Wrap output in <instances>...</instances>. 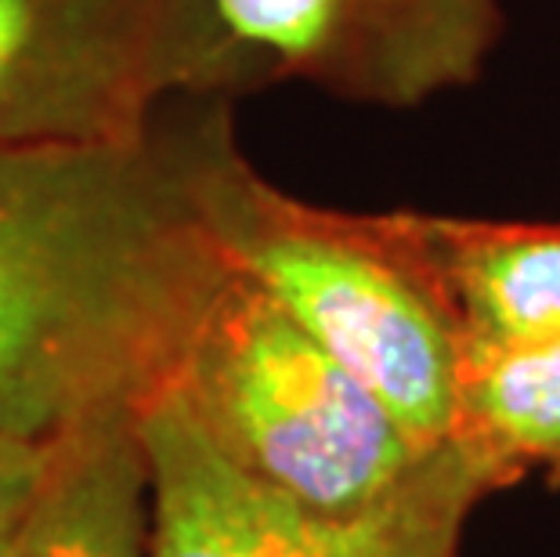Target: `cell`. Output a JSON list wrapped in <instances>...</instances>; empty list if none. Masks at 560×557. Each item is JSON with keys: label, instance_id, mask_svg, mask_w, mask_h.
<instances>
[{"label": "cell", "instance_id": "cell-1", "mask_svg": "<svg viewBox=\"0 0 560 557\" xmlns=\"http://www.w3.org/2000/svg\"><path fill=\"white\" fill-rule=\"evenodd\" d=\"M177 105L135 146H0V438L55 442L182 373L232 260Z\"/></svg>", "mask_w": 560, "mask_h": 557}, {"label": "cell", "instance_id": "cell-2", "mask_svg": "<svg viewBox=\"0 0 560 557\" xmlns=\"http://www.w3.org/2000/svg\"><path fill=\"white\" fill-rule=\"evenodd\" d=\"M235 98H188L182 146L213 235L260 290L395 413L427 453L456 445L467 348L387 214L315 207L268 182L235 135Z\"/></svg>", "mask_w": 560, "mask_h": 557}, {"label": "cell", "instance_id": "cell-4", "mask_svg": "<svg viewBox=\"0 0 560 557\" xmlns=\"http://www.w3.org/2000/svg\"><path fill=\"white\" fill-rule=\"evenodd\" d=\"M265 88L218 0H0V146H135L174 102Z\"/></svg>", "mask_w": 560, "mask_h": 557}, {"label": "cell", "instance_id": "cell-5", "mask_svg": "<svg viewBox=\"0 0 560 557\" xmlns=\"http://www.w3.org/2000/svg\"><path fill=\"white\" fill-rule=\"evenodd\" d=\"M149 456V557H452L485 474L448 445L409 485L362 511H318L224 449L182 387L141 406Z\"/></svg>", "mask_w": 560, "mask_h": 557}, {"label": "cell", "instance_id": "cell-10", "mask_svg": "<svg viewBox=\"0 0 560 557\" xmlns=\"http://www.w3.org/2000/svg\"><path fill=\"white\" fill-rule=\"evenodd\" d=\"M55 442L0 438V557H15V539L37 485L47 471Z\"/></svg>", "mask_w": 560, "mask_h": 557}, {"label": "cell", "instance_id": "cell-9", "mask_svg": "<svg viewBox=\"0 0 560 557\" xmlns=\"http://www.w3.org/2000/svg\"><path fill=\"white\" fill-rule=\"evenodd\" d=\"M456 445L481 474L560 464V337L470 355Z\"/></svg>", "mask_w": 560, "mask_h": 557}, {"label": "cell", "instance_id": "cell-3", "mask_svg": "<svg viewBox=\"0 0 560 557\" xmlns=\"http://www.w3.org/2000/svg\"><path fill=\"white\" fill-rule=\"evenodd\" d=\"M174 384L235 460L318 511L373 507L438 456L240 268Z\"/></svg>", "mask_w": 560, "mask_h": 557}, {"label": "cell", "instance_id": "cell-8", "mask_svg": "<svg viewBox=\"0 0 560 557\" xmlns=\"http://www.w3.org/2000/svg\"><path fill=\"white\" fill-rule=\"evenodd\" d=\"M152 485L141 409L55 438L15 557H149Z\"/></svg>", "mask_w": 560, "mask_h": 557}, {"label": "cell", "instance_id": "cell-6", "mask_svg": "<svg viewBox=\"0 0 560 557\" xmlns=\"http://www.w3.org/2000/svg\"><path fill=\"white\" fill-rule=\"evenodd\" d=\"M276 84L412 113L478 88L506 37L503 0H218Z\"/></svg>", "mask_w": 560, "mask_h": 557}, {"label": "cell", "instance_id": "cell-7", "mask_svg": "<svg viewBox=\"0 0 560 557\" xmlns=\"http://www.w3.org/2000/svg\"><path fill=\"white\" fill-rule=\"evenodd\" d=\"M387 224L445 304L467 359L560 337V221L390 210Z\"/></svg>", "mask_w": 560, "mask_h": 557}]
</instances>
